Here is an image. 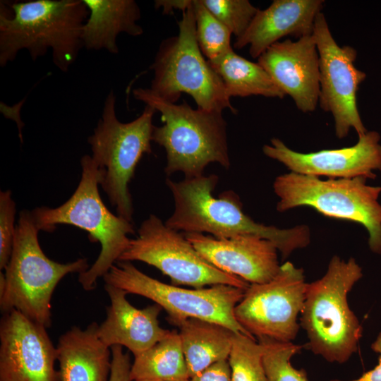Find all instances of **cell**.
Masks as SVG:
<instances>
[{
  "label": "cell",
  "instance_id": "6da1fadb",
  "mask_svg": "<svg viewBox=\"0 0 381 381\" xmlns=\"http://www.w3.org/2000/svg\"><path fill=\"white\" fill-rule=\"evenodd\" d=\"M215 174L184 179L176 182L167 179L172 193L174 210L165 221L169 227L184 233H207L217 238L238 236H255L272 241L286 259L296 250L310 242V231L301 224L291 229H279L255 222L243 211L238 195L232 190L215 198L213 191L218 183Z\"/></svg>",
  "mask_w": 381,
  "mask_h": 381
},
{
  "label": "cell",
  "instance_id": "7a4b0ae2",
  "mask_svg": "<svg viewBox=\"0 0 381 381\" xmlns=\"http://www.w3.org/2000/svg\"><path fill=\"white\" fill-rule=\"evenodd\" d=\"M88 16L83 0L1 1L0 66L23 49L33 61L51 50L54 64L67 72L83 48L82 30Z\"/></svg>",
  "mask_w": 381,
  "mask_h": 381
},
{
  "label": "cell",
  "instance_id": "3957f363",
  "mask_svg": "<svg viewBox=\"0 0 381 381\" xmlns=\"http://www.w3.org/2000/svg\"><path fill=\"white\" fill-rule=\"evenodd\" d=\"M134 97L161 114L163 125L154 126L152 140L166 152L164 171L170 176L182 172L185 179L204 175L210 163L225 169L231 166L226 137V122L222 111L193 109L183 101L171 103L150 88L138 87Z\"/></svg>",
  "mask_w": 381,
  "mask_h": 381
},
{
  "label": "cell",
  "instance_id": "277c9868",
  "mask_svg": "<svg viewBox=\"0 0 381 381\" xmlns=\"http://www.w3.org/2000/svg\"><path fill=\"white\" fill-rule=\"evenodd\" d=\"M362 277L353 258L344 260L334 255L325 274L308 283L301 326L308 339V348L328 362L344 363L358 350L363 328L347 296Z\"/></svg>",
  "mask_w": 381,
  "mask_h": 381
},
{
  "label": "cell",
  "instance_id": "5b68a950",
  "mask_svg": "<svg viewBox=\"0 0 381 381\" xmlns=\"http://www.w3.org/2000/svg\"><path fill=\"white\" fill-rule=\"evenodd\" d=\"M31 212L19 214L12 253L5 273L0 274V309L16 310L46 328L52 325L51 300L59 282L67 274L90 268L86 258L61 263L49 258L38 240Z\"/></svg>",
  "mask_w": 381,
  "mask_h": 381
},
{
  "label": "cell",
  "instance_id": "8992f818",
  "mask_svg": "<svg viewBox=\"0 0 381 381\" xmlns=\"http://www.w3.org/2000/svg\"><path fill=\"white\" fill-rule=\"evenodd\" d=\"M80 165V182L68 200L54 208L36 207L31 213L40 231H53L57 224H69L85 230L92 242L100 243L97 260L78 274L82 287L91 291L119 260L128 246V234L135 230L133 222L113 214L103 202L98 189L97 167L91 156L84 155Z\"/></svg>",
  "mask_w": 381,
  "mask_h": 381
},
{
  "label": "cell",
  "instance_id": "52a82bcc",
  "mask_svg": "<svg viewBox=\"0 0 381 381\" xmlns=\"http://www.w3.org/2000/svg\"><path fill=\"white\" fill-rule=\"evenodd\" d=\"M116 102L110 90L87 142L97 167L99 185L116 214L133 222L134 210L128 186L143 155L152 152V119L156 111L145 105L138 117L123 123L116 116Z\"/></svg>",
  "mask_w": 381,
  "mask_h": 381
},
{
  "label": "cell",
  "instance_id": "ba28073f",
  "mask_svg": "<svg viewBox=\"0 0 381 381\" xmlns=\"http://www.w3.org/2000/svg\"><path fill=\"white\" fill-rule=\"evenodd\" d=\"M178 25L179 34L164 40L159 47L150 66V90L171 103L186 93L199 109L222 111L227 108L236 113L221 78L199 47L192 0Z\"/></svg>",
  "mask_w": 381,
  "mask_h": 381
},
{
  "label": "cell",
  "instance_id": "9c48e42d",
  "mask_svg": "<svg viewBox=\"0 0 381 381\" xmlns=\"http://www.w3.org/2000/svg\"><path fill=\"white\" fill-rule=\"evenodd\" d=\"M366 178L320 179L290 172L277 176L273 189L279 198L277 210L302 206L324 216L363 225L369 234L370 250L381 254V187L366 183Z\"/></svg>",
  "mask_w": 381,
  "mask_h": 381
},
{
  "label": "cell",
  "instance_id": "30bf717a",
  "mask_svg": "<svg viewBox=\"0 0 381 381\" xmlns=\"http://www.w3.org/2000/svg\"><path fill=\"white\" fill-rule=\"evenodd\" d=\"M103 279L105 284L128 294L152 300L165 310L169 322L176 326L185 320L195 318L255 339L234 316V308L243 297L244 289L225 284L193 289L169 285L147 275L128 261L116 262Z\"/></svg>",
  "mask_w": 381,
  "mask_h": 381
},
{
  "label": "cell",
  "instance_id": "8fae6325",
  "mask_svg": "<svg viewBox=\"0 0 381 381\" xmlns=\"http://www.w3.org/2000/svg\"><path fill=\"white\" fill-rule=\"evenodd\" d=\"M118 261H141L152 265L168 276L175 286L200 289L225 284L246 290L250 285L215 267L196 250L183 233L169 227L153 214L142 222L138 236L130 239Z\"/></svg>",
  "mask_w": 381,
  "mask_h": 381
},
{
  "label": "cell",
  "instance_id": "7c38bea8",
  "mask_svg": "<svg viewBox=\"0 0 381 381\" xmlns=\"http://www.w3.org/2000/svg\"><path fill=\"white\" fill-rule=\"evenodd\" d=\"M307 286L303 270L287 261L270 282L249 285L234 308V316L258 339L292 342L299 330L298 318Z\"/></svg>",
  "mask_w": 381,
  "mask_h": 381
},
{
  "label": "cell",
  "instance_id": "4fadbf2b",
  "mask_svg": "<svg viewBox=\"0 0 381 381\" xmlns=\"http://www.w3.org/2000/svg\"><path fill=\"white\" fill-rule=\"evenodd\" d=\"M313 36L319 54L320 108L332 114L339 139L351 128L358 137L368 131L357 107V91L366 74L356 68L357 52L351 46L338 45L322 13L316 16Z\"/></svg>",
  "mask_w": 381,
  "mask_h": 381
},
{
  "label": "cell",
  "instance_id": "5bb4252c",
  "mask_svg": "<svg viewBox=\"0 0 381 381\" xmlns=\"http://www.w3.org/2000/svg\"><path fill=\"white\" fill-rule=\"evenodd\" d=\"M47 329L16 310L2 313L0 381H60Z\"/></svg>",
  "mask_w": 381,
  "mask_h": 381
},
{
  "label": "cell",
  "instance_id": "9a60e30c",
  "mask_svg": "<svg viewBox=\"0 0 381 381\" xmlns=\"http://www.w3.org/2000/svg\"><path fill=\"white\" fill-rule=\"evenodd\" d=\"M380 140L377 132L367 131L351 147L302 153L290 149L280 139L274 138L270 145L263 146L262 152L297 174L325 176L329 179H373L376 177L373 171H381Z\"/></svg>",
  "mask_w": 381,
  "mask_h": 381
},
{
  "label": "cell",
  "instance_id": "2e32d148",
  "mask_svg": "<svg viewBox=\"0 0 381 381\" xmlns=\"http://www.w3.org/2000/svg\"><path fill=\"white\" fill-rule=\"evenodd\" d=\"M258 63L276 85L303 112L313 111L319 101V54L313 35L286 39L265 50Z\"/></svg>",
  "mask_w": 381,
  "mask_h": 381
},
{
  "label": "cell",
  "instance_id": "e0dca14e",
  "mask_svg": "<svg viewBox=\"0 0 381 381\" xmlns=\"http://www.w3.org/2000/svg\"><path fill=\"white\" fill-rule=\"evenodd\" d=\"M183 234L207 261L250 284L270 282L280 270L278 250L267 239L250 235L217 238L204 234Z\"/></svg>",
  "mask_w": 381,
  "mask_h": 381
},
{
  "label": "cell",
  "instance_id": "ac0fdd59",
  "mask_svg": "<svg viewBox=\"0 0 381 381\" xmlns=\"http://www.w3.org/2000/svg\"><path fill=\"white\" fill-rule=\"evenodd\" d=\"M104 289L110 304L105 320L98 325L97 334L109 348L116 345L125 346L135 357L169 332L159 325L158 316L162 308L159 305L137 308L127 300L128 293L124 290L107 284Z\"/></svg>",
  "mask_w": 381,
  "mask_h": 381
},
{
  "label": "cell",
  "instance_id": "d6986e66",
  "mask_svg": "<svg viewBox=\"0 0 381 381\" xmlns=\"http://www.w3.org/2000/svg\"><path fill=\"white\" fill-rule=\"evenodd\" d=\"M322 0H274L267 8L259 9L245 32L236 38L234 48L249 46V54L258 58L284 37L300 39L313 35Z\"/></svg>",
  "mask_w": 381,
  "mask_h": 381
},
{
  "label": "cell",
  "instance_id": "ffe728a7",
  "mask_svg": "<svg viewBox=\"0 0 381 381\" xmlns=\"http://www.w3.org/2000/svg\"><path fill=\"white\" fill-rule=\"evenodd\" d=\"M97 328L92 322L59 337L56 348L60 381H109L111 351L99 339Z\"/></svg>",
  "mask_w": 381,
  "mask_h": 381
},
{
  "label": "cell",
  "instance_id": "44dd1931",
  "mask_svg": "<svg viewBox=\"0 0 381 381\" xmlns=\"http://www.w3.org/2000/svg\"><path fill=\"white\" fill-rule=\"evenodd\" d=\"M89 16L82 30L83 48L119 53L117 37L126 33L138 37L143 33L138 23L141 13L134 0H83Z\"/></svg>",
  "mask_w": 381,
  "mask_h": 381
},
{
  "label": "cell",
  "instance_id": "7402d4cb",
  "mask_svg": "<svg viewBox=\"0 0 381 381\" xmlns=\"http://www.w3.org/2000/svg\"><path fill=\"white\" fill-rule=\"evenodd\" d=\"M177 326L190 379L212 364L228 360L235 334L231 329L195 318L185 320Z\"/></svg>",
  "mask_w": 381,
  "mask_h": 381
},
{
  "label": "cell",
  "instance_id": "603a6c76",
  "mask_svg": "<svg viewBox=\"0 0 381 381\" xmlns=\"http://www.w3.org/2000/svg\"><path fill=\"white\" fill-rule=\"evenodd\" d=\"M208 62L221 78L230 98L261 95L283 99L285 96L258 63L238 55L234 50Z\"/></svg>",
  "mask_w": 381,
  "mask_h": 381
},
{
  "label": "cell",
  "instance_id": "cb8c5ba5",
  "mask_svg": "<svg viewBox=\"0 0 381 381\" xmlns=\"http://www.w3.org/2000/svg\"><path fill=\"white\" fill-rule=\"evenodd\" d=\"M131 380H188V369L179 332H169L152 347L134 357Z\"/></svg>",
  "mask_w": 381,
  "mask_h": 381
},
{
  "label": "cell",
  "instance_id": "d4e9b609",
  "mask_svg": "<svg viewBox=\"0 0 381 381\" xmlns=\"http://www.w3.org/2000/svg\"><path fill=\"white\" fill-rule=\"evenodd\" d=\"M263 345L241 333H235L228 358L231 381H268L263 365Z\"/></svg>",
  "mask_w": 381,
  "mask_h": 381
},
{
  "label": "cell",
  "instance_id": "484cf974",
  "mask_svg": "<svg viewBox=\"0 0 381 381\" xmlns=\"http://www.w3.org/2000/svg\"><path fill=\"white\" fill-rule=\"evenodd\" d=\"M199 47L207 61L217 60L233 49L229 30L216 18L200 0H192Z\"/></svg>",
  "mask_w": 381,
  "mask_h": 381
},
{
  "label": "cell",
  "instance_id": "4316f807",
  "mask_svg": "<svg viewBox=\"0 0 381 381\" xmlns=\"http://www.w3.org/2000/svg\"><path fill=\"white\" fill-rule=\"evenodd\" d=\"M258 340L264 347L262 361L268 381H308L306 371L291 363V358L303 345L265 338Z\"/></svg>",
  "mask_w": 381,
  "mask_h": 381
},
{
  "label": "cell",
  "instance_id": "83f0119b",
  "mask_svg": "<svg viewBox=\"0 0 381 381\" xmlns=\"http://www.w3.org/2000/svg\"><path fill=\"white\" fill-rule=\"evenodd\" d=\"M236 38L246 30L259 8L248 0H200Z\"/></svg>",
  "mask_w": 381,
  "mask_h": 381
},
{
  "label": "cell",
  "instance_id": "f1b7e54d",
  "mask_svg": "<svg viewBox=\"0 0 381 381\" xmlns=\"http://www.w3.org/2000/svg\"><path fill=\"white\" fill-rule=\"evenodd\" d=\"M16 203L11 191H0V269L5 270L11 258L16 225Z\"/></svg>",
  "mask_w": 381,
  "mask_h": 381
},
{
  "label": "cell",
  "instance_id": "f546056e",
  "mask_svg": "<svg viewBox=\"0 0 381 381\" xmlns=\"http://www.w3.org/2000/svg\"><path fill=\"white\" fill-rule=\"evenodd\" d=\"M111 367L109 381H131L130 377L131 361L128 353L123 352L122 346L111 347Z\"/></svg>",
  "mask_w": 381,
  "mask_h": 381
},
{
  "label": "cell",
  "instance_id": "4dcf8cb0",
  "mask_svg": "<svg viewBox=\"0 0 381 381\" xmlns=\"http://www.w3.org/2000/svg\"><path fill=\"white\" fill-rule=\"evenodd\" d=\"M190 381H231L228 360L212 364L200 373L191 377Z\"/></svg>",
  "mask_w": 381,
  "mask_h": 381
},
{
  "label": "cell",
  "instance_id": "1f68e13d",
  "mask_svg": "<svg viewBox=\"0 0 381 381\" xmlns=\"http://www.w3.org/2000/svg\"><path fill=\"white\" fill-rule=\"evenodd\" d=\"M371 349L373 351L379 354L378 363L375 367L364 373L358 378L351 380H341L333 379L330 381H381V332L377 335L376 339L372 343Z\"/></svg>",
  "mask_w": 381,
  "mask_h": 381
},
{
  "label": "cell",
  "instance_id": "d6a6232c",
  "mask_svg": "<svg viewBox=\"0 0 381 381\" xmlns=\"http://www.w3.org/2000/svg\"><path fill=\"white\" fill-rule=\"evenodd\" d=\"M190 2L191 0H157L155 6L157 9L162 8L164 14H169L174 10L185 11Z\"/></svg>",
  "mask_w": 381,
  "mask_h": 381
},
{
  "label": "cell",
  "instance_id": "836d02e7",
  "mask_svg": "<svg viewBox=\"0 0 381 381\" xmlns=\"http://www.w3.org/2000/svg\"><path fill=\"white\" fill-rule=\"evenodd\" d=\"M132 381H175V380H132ZM180 381H190V380H180Z\"/></svg>",
  "mask_w": 381,
  "mask_h": 381
}]
</instances>
